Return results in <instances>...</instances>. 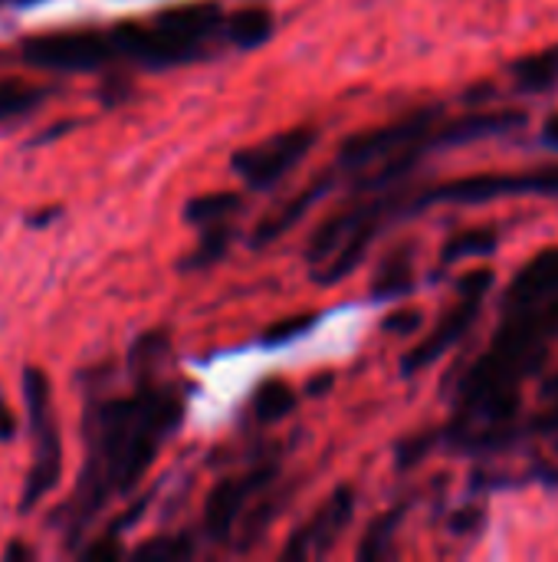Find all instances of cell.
<instances>
[{"mask_svg": "<svg viewBox=\"0 0 558 562\" xmlns=\"http://www.w3.org/2000/svg\"><path fill=\"white\" fill-rule=\"evenodd\" d=\"M181 398L161 389H141L132 398L92 405L86 415V468L76 494L59 507L66 520V543L76 547L95 514L115 497L128 494L151 468L161 441L181 422Z\"/></svg>", "mask_w": 558, "mask_h": 562, "instance_id": "6da1fadb", "label": "cell"}, {"mask_svg": "<svg viewBox=\"0 0 558 562\" xmlns=\"http://www.w3.org/2000/svg\"><path fill=\"white\" fill-rule=\"evenodd\" d=\"M23 402L30 415V435H33V468L26 474L23 494L16 510L33 514V507L59 484L62 477V438L53 415V385L43 369H23Z\"/></svg>", "mask_w": 558, "mask_h": 562, "instance_id": "7a4b0ae2", "label": "cell"}, {"mask_svg": "<svg viewBox=\"0 0 558 562\" xmlns=\"http://www.w3.org/2000/svg\"><path fill=\"white\" fill-rule=\"evenodd\" d=\"M112 33H39L23 40L20 56L23 63L36 69H56V72H92L105 66L115 56Z\"/></svg>", "mask_w": 558, "mask_h": 562, "instance_id": "3957f363", "label": "cell"}, {"mask_svg": "<svg viewBox=\"0 0 558 562\" xmlns=\"http://www.w3.org/2000/svg\"><path fill=\"white\" fill-rule=\"evenodd\" d=\"M316 128L299 125L289 128L283 135H273L253 148H243L234 155V171L250 184V188H273L283 175H289V168H296L309 148L316 145Z\"/></svg>", "mask_w": 558, "mask_h": 562, "instance_id": "277c9868", "label": "cell"}, {"mask_svg": "<svg viewBox=\"0 0 558 562\" xmlns=\"http://www.w3.org/2000/svg\"><path fill=\"white\" fill-rule=\"evenodd\" d=\"M513 194H558V168H543L533 175H477V178L447 181V184L428 191V198H421V204H434V201L483 204V201L513 198Z\"/></svg>", "mask_w": 558, "mask_h": 562, "instance_id": "5b68a950", "label": "cell"}, {"mask_svg": "<svg viewBox=\"0 0 558 562\" xmlns=\"http://www.w3.org/2000/svg\"><path fill=\"white\" fill-rule=\"evenodd\" d=\"M490 283H493V273L490 270H474V273H467V280L460 283V303L444 316V323L405 359V375H414L418 369H424V366H431L434 359H441L467 329H470V323H474V316L480 313V303H483V293L490 290Z\"/></svg>", "mask_w": 558, "mask_h": 562, "instance_id": "8992f818", "label": "cell"}, {"mask_svg": "<svg viewBox=\"0 0 558 562\" xmlns=\"http://www.w3.org/2000/svg\"><path fill=\"white\" fill-rule=\"evenodd\" d=\"M437 109H428V112H414L411 119H401V122H391V125H382V128H368V132H358L352 138H345V145L339 148V168L345 171H358L365 165H372L375 158H385V155H395L401 148H414L424 142L431 122H434Z\"/></svg>", "mask_w": 558, "mask_h": 562, "instance_id": "52a82bcc", "label": "cell"}, {"mask_svg": "<svg viewBox=\"0 0 558 562\" xmlns=\"http://www.w3.org/2000/svg\"><path fill=\"white\" fill-rule=\"evenodd\" d=\"M352 504H355V494L349 491V487H339L335 494H332V501L289 540V547H286V557H293V560H306V557H316V553H326L335 540H339V533H342V527L349 524V517H352Z\"/></svg>", "mask_w": 558, "mask_h": 562, "instance_id": "ba28073f", "label": "cell"}, {"mask_svg": "<svg viewBox=\"0 0 558 562\" xmlns=\"http://www.w3.org/2000/svg\"><path fill=\"white\" fill-rule=\"evenodd\" d=\"M273 477V471H250L243 477H234V481H224L210 497H207V510H204V527L210 533V540H227L243 504Z\"/></svg>", "mask_w": 558, "mask_h": 562, "instance_id": "9c48e42d", "label": "cell"}, {"mask_svg": "<svg viewBox=\"0 0 558 562\" xmlns=\"http://www.w3.org/2000/svg\"><path fill=\"white\" fill-rule=\"evenodd\" d=\"M158 26H164L168 33L194 43L201 49V43L214 33V26L220 23V7L214 3H194V7H174V10H164L158 13L155 20Z\"/></svg>", "mask_w": 558, "mask_h": 562, "instance_id": "30bf717a", "label": "cell"}, {"mask_svg": "<svg viewBox=\"0 0 558 562\" xmlns=\"http://www.w3.org/2000/svg\"><path fill=\"white\" fill-rule=\"evenodd\" d=\"M558 290V250H543L513 280V303H536Z\"/></svg>", "mask_w": 558, "mask_h": 562, "instance_id": "8fae6325", "label": "cell"}, {"mask_svg": "<svg viewBox=\"0 0 558 562\" xmlns=\"http://www.w3.org/2000/svg\"><path fill=\"white\" fill-rule=\"evenodd\" d=\"M523 115L520 112H490V115H467L457 125H451L447 132H441V142H474L480 135H493V132H506L513 125H520Z\"/></svg>", "mask_w": 558, "mask_h": 562, "instance_id": "7c38bea8", "label": "cell"}, {"mask_svg": "<svg viewBox=\"0 0 558 562\" xmlns=\"http://www.w3.org/2000/svg\"><path fill=\"white\" fill-rule=\"evenodd\" d=\"M513 79L523 92H543L558 82V49L526 56L513 66Z\"/></svg>", "mask_w": 558, "mask_h": 562, "instance_id": "4fadbf2b", "label": "cell"}, {"mask_svg": "<svg viewBox=\"0 0 558 562\" xmlns=\"http://www.w3.org/2000/svg\"><path fill=\"white\" fill-rule=\"evenodd\" d=\"M270 33H273V16H270V10H263V7L240 10V13H234L230 23H227V36H230L237 46H243V49H253V46L266 43Z\"/></svg>", "mask_w": 558, "mask_h": 562, "instance_id": "5bb4252c", "label": "cell"}, {"mask_svg": "<svg viewBox=\"0 0 558 562\" xmlns=\"http://www.w3.org/2000/svg\"><path fill=\"white\" fill-rule=\"evenodd\" d=\"M237 211H240V198L234 191H217V194H201V198L187 201L184 217L191 224L214 227V224H227V217L237 214Z\"/></svg>", "mask_w": 558, "mask_h": 562, "instance_id": "9a60e30c", "label": "cell"}, {"mask_svg": "<svg viewBox=\"0 0 558 562\" xmlns=\"http://www.w3.org/2000/svg\"><path fill=\"white\" fill-rule=\"evenodd\" d=\"M322 188H326V181H316L309 191H303L296 201H289L280 214H273L270 221H263L260 224V231H257V237H253V244H270V240H276L280 234H286L306 211H309V204L322 194Z\"/></svg>", "mask_w": 558, "mask_h": 562, "instance_id": "2e32d148", "label": "cell"}, {"mask_svg": "<svg viewBox=\"0 0 558 562\" xmlns=\"http://www.w3.org/2000/svg\"><path fill=\"white\" fill-rule=\"evenodd\" d=\"M293 408H296V395H293V389H289L283 379H266V382L257 389L253 412H257L260 422H280V418H286Z\"/></svg>", "mask_w": 558, "mask_h": 562, "instance_id": "e0dca14e", "label": "cell"}, {"mask_svg": "<svg viewBox=\"0 0 558 562\" xmlns=\"http://www.w3.org/2000/svg\"><path fill=\"white\" fill-rule=\"evenodd\" d=\"M46 99V89L26 86L20 79H0V122L33 112Z\"/></svg>", "mask_w": 558, "mask_h": 562, "instance_id": "ac0fdd59", "label": "cell"}, {"mask_svg": "<svg viewBox=\"0 0 558 562\" xmlns=\"http://www.w3.org/2000/svg\"><path fill=\"white\" fill-rule=\"evenodd\" d=\"M408 290H411V254L401 250V254H395V257L382 267V273H378L372 293H375L378 300H385V296H401V293H408Z\"/></svg>", "mask_w": 558, "mask_h": 562, "instance_id": "d6986e66", "label": "cell"}, {"mask_svg": "<svg viewBox=\"0 0 558 562\" xmlns=\"http://www.w3.org/2000/svg\"><path fill=\"white\" fill-rule=\"evenodd\" d=\"M493 250H497V231L477 227V231H464L460 237H454L444 250V260L454 263V260H464L474 254H493Z\"/></svg>", "mask_w": 558, "mask_h": 562, "instance_id": "ffe728a7", "label": "cell"}, {"mask_svg": "<svg viewBox=\"0 0 558 562\" xmlns=\"http://www.w3.org/2000/svg\"><path fill=\"white\" fill-rule=\"evenodd\" d=\"M194 553V543L187 537H158L151 543H145L135 557L138 560H158V562H174L187 560Z\"/></svg>", "mask_w": 558, "mask_h": 562, "instance_id": "44dd1931", "label": "cell"}, {"mask_svg": "<svg viewBox=\"0 0 558 562\" xmlns=\"http://www.w3.org/2000/svg\"><path fill=\"white\" fill-rule=\"evenodd\" d=\"M227 237H230L227 224H214V227H207V234H204V240H201L197 254H194L191 260H184V270H197V267H207V263H214V260L224 254V247H227Z\"/></svg>", "mask_w": 558, "mask_h": 562, "instance_id": "7402d4cb", "label": "cell"}, {"mask_svg": "<svg viewBox=\"0 0 558 562\" xmlns=\"http://www.w3.org/2000/svg\"><path fill=\"white\" fill-rule=\"evenodd\" d=\"M395 524H398V514H388V517H382V520L368 530V540H365V547H362V557H365V560H378V557L388 553V540H391Z\"/></svg>", "mask_w": 558, "mask_h": 562, "instance_id": "603a6c76", "label": "cell"}, {"mask_svg": "<svg viewBox=\"0 0 558 562\" xmlns=\"http://www.w3.org/2000/svg\"><path fill=\"white\" fill-rule=\"evenodd\" d=\"M309 323H316V316H303V319H286V323H280V329H273V333L266 336V342H286V339H293V336L306 333V329H309Z\"/></svg>", "mask_w": 558, "mask_h": 562, "instance_id": "cb8c5ba5", "label": "cell"}, {"mask_svg": "<svg viewBox=\"0 0 558 562\" xmlns=\"http://www.w3.org/2000/svg\"><path fill=\"white\" fill-rule=\"evenodd\" d=\"M122 557V547L112 540V537H105L102 543H92V547H86V560H118Z\"/></svg>", "mask_w": 558, "mask_h": 562, "instance_id": "d4e9b609", "label": "cell"}, {"mask_svg": "<svg viewBox=\"0 0 558 562\" xmlns=\"http://www.w3.org/2000/svg\"><path fill=\"white\" fill-rule=\"evenodd\" d=\"M421 326V313L418 310H408V313H395V316H388L385 319V329L388 333H395V329H401V333H411V329H418Z\"/></svg>", "mask_w": 558, "mask_h": 562, "instance_id": "484cf974", "label": "cell"}, {"mask_svg": "<svg viewBox=\"0 0 558 562\" xmlns=\"http://www.w3.org/2000/svg\"><path fill=\"white\" fill-rule=\"evenodd\" d=\"M76 128V122H56L53 128H46V132H39L30 145H49L53 138H59V135H66V132H72Z\"/></svg>", "mask_w": 558, "mask_h": 562, "instance_id": "4316f807", "label": "cell"}, {"mask_svg": "<svg viewBox=\"0 0 558 562\" xmlns=\"http://www.w3.org/2000/svg\"><path fill=\"white\" fill-rule=\"evenodd\" d=\"M13 435H16V418H13V412L0 402V441H13Z\"/></svg>", "mask_w": 558, "mask_h": 562, "instance_id": "83f0119b", "label": "cell"}, {"mask_svg": "<svg viewBox=\"0 0 558 562\" xmlns=\"http://www.w3.org/2000/svg\"><path fill=\"white\" fill-rule=\"evenodd\" d=\"M543 142H546V145H553V148H558V112L546 119V125H543Z\"/></svg>", "mask_w": 558, "mask_h": 562, "instance_id": "f1b7e54d", "label": "cell"}, {"mask_svg": "<svg viewBox=\"0 0 558 562\" xmlns=\"http://www.w3.org/2000/svg\"><path fill=\"white\" fill-rule=\"evenodd\" d=\"M477 524V517H474V510L467 507V514H460V517H454L451 520V527H454V533H464V530H470Z\"/></svg>", "mask_w": 558, "mask_h": 562, "instance_id": "f546056e", "label": "cell"}, {"mask_svg": "<svg viewBox=\"0 0 558 562\" xmlns=\"http://www.w3.org/2000/svg\"><path fill=\"white\" fill-rule=\"evenodd\" d=\"M3 557H7V560H30L33 553H30V550H26L23 543H16V540H13V543H10V547L3 550Z\"/></svg>", "mask_w": 558, "mask_h": 562, "instance_id": "4dcf8cb0", "label": "cell"}, {"mask_svg": "<svg viewBox=\"0 0 558 562\" xmlns=\"http://www.w3.org/2000/svg\"><path fill=\"white\" fill-rule=\"evenodd\" d=\"M49 217H56V207H53V211H43V214H36V217L30 221V227H46V224H49Z\"/></svg>", "mask_w": 558, "mask_h": 562, "instance_id": "1f68e13d", "label": "cell"}, {"mask_svg": "<svg viewBox=\"0 0 558 562\" xmlns=\"http://www.w3.org/2000/svg\"><path fill=\"white\" fill-rule=\"evenodd\" d=\"M16 7H30V3H39V0H13Z\"/></svg>", "mask_w": 558, "mask_h": 562, "instance_id": "d6a6232c", "label": "cell"}]
</instances>
